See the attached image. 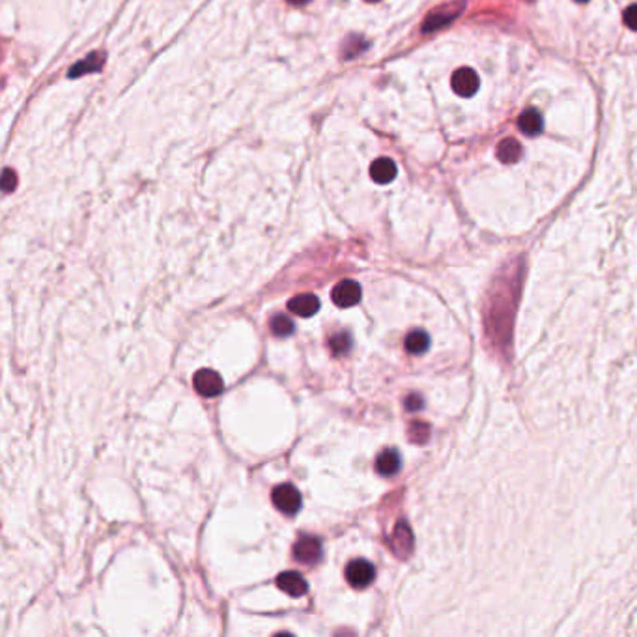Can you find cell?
Segmentation results:
<instances>
[{"label":"cell","mask_w":637,"mask_h":637,"mask_svg":"<svg viewBox=\"0 0 637 637\" xmlns=\"http://www.w3.org/2000/svg\"><path fill=\"white\" fill-rule=\"evenodd\" d=\"M286 2L292 6H305V4H309L310 0H286Z\"/></svg>","instance_id":"24"},{"label":"cell","mask_w":637,"mask_h":637,"mask_svg":"<svg viewBox=\"0 0 637 637\" xmlns=\"http://www.w3.org/2000/svg\"><path fill=\"white\" fill-rule=\"evenodd\" d=\"M103 64H105V55L103 53H92L86 58H82L81 62H77L70 71H68V77L70 79H77V77L86 75V73H95V71H99L103 68Z\"/></svg>","instance_id":"12"},{"label":"cell","mask_w":637,"mask_h":637,"mask_svg":"<svg viewBox=\"0 0 637 637\" xmlns=\"http://www.w3.org/2000/svg\"><path fill=\"white\" fill-rule=\"evenodd\" d=\"M522 158V144L516 139L501 140L497 146V159L501 163H516Z\"/></svg>","instance_id":"16"},{"label":"cell","mask_w":637,"mask_h":637,"mask_svg":"<svg viewBox=\"0 0 637 637\" xmlns=\"http://www.w3.org/2000/svg\"><path fill=\"white\" fill-rule=\"evenodd\" d=\"M322 557V542L316 536H301L294 544V559L303 564H312Z\"/></svg>","instance_id":"6"},{"label":"cell","mask_w":637,"mask_h":637,"mask_svg":"<svg viewBox=\"0 0 637 637\" xmlns=\"http://www.w3.org/2000/svg\"><path fill=\"white\" fill-rule=\"evenodd\" d=\"M423 406H424L423 398L419 397V394H410V397L406 398V410L419 411Z\"/></svg>","instance_id":"23"},{"label":"cell","mask_w":637,"mask_h":637,"mask_svg":"<svg viewBox=\"0 0 637 637\" xmlns=\"http://www.w3.org/2000/svg\"><path fill=\"white\" fill-rule=\"evenodd\" d=\"M400 466H402V460H400V453L397 448H385L376 460V471L383 477H391V475L398 473Z\"/></svg>","instance_id":"13"},{"label":"cell","mask_w":637,"mask_h":637,"mask_svg":"<svg viewBox=\"0 0 637 637\" xmlns=\"http://www.w3.org/2000/svg\"><path fill=\"white\" fill-rule=\"evenodd\" d=\"M333 303L341 309H350L361 301V286L355 281H341L333 288Z\"/></svg>","instance_id":"7"},{"label":"cell","mask_w":637,"mask_h":637,"mask_svg":"<svg viewBox=\"0 0 637 637\" xmlns=\"http://www.w3.org/2000/svg\"><path fill=\"white\" fill-rule=\"evenodd\" d=\"M392 546H394V553H398L400 557H406L411 551L413 536H411V531L406 522H400V524L397 525L394 538H392Z\"/></svg>","instance_id":"15"},{"label":"cell","mask_w":637,"mask_h":637,"mask_svg":"<svg viewBox=\"0 0 637 637\" xmlns=\"http://www.w3.org/2000/svg\"><path fill=\"white\" fill-rule=\"evenodd\" d=\"M193 385H195L196 392L206 398L219 397L225 391V381H222L221 374L215 372L211 368H200L193 378Z\"/></svg>","instance_id":"3"},{"label":"cell","mask_w":637,"mask_h":637,"mask_svg":"<svg viewBox=\"0 0 637 637\" xmlns=\"http://www.w3.org/2000/svg\"><path fill=\"white\" fill-rule=\"evenodd\" d=\"M288 309L296 316L310 318V316H314L320 310V299L314 294H299V296L292 297L290 301H288Z\"/></svg>","instance_id":"10"},{"label":"cell","mask_w":637,"mask_h":637,"mask_svg":"<svg viewBox=\"0 0 637 637\" xmlns=\"http://www.w3.org/2000/svg\"><path fill=\"white\" fill-rule=\"evenodd\" d=\"M272 331L277 336H288V334L294 333V322L284 314H277L272 320Z\"/></svg>","instance_id":"19"},{"label":"cell","mask_w":637,"mask_h":637,"mask_svg":"<svg viewBox=\"0 0 637 637\" xmlns=\"http://www.w3.org/2000/svg\"><path fill=\"white\" fill-rule=\"evenodd\" d=\"M464 8H466V2H464V0L450 2V4H445V6L441 8H435L434 12L428 13V17H426V21L423 23V32L424 34H432V32L439 30L441 26L450 25L453 21L460 17Z\"/></svg>","instance_id":"2"},{"label":"cell","mask_w":637,"mask_h":637,"mask_svg":"<svg viewBox=\"0 0 637 637\" xmlns=\"http://www.w3.org/2000/svg\"><path fill=\"white\" fill-rule=\"evenodd\" d=\"M329 346H331V352H333L334 357L346 355L350 352V348H352V336L348 333L334 334L333 339L329 341Z\"/></svg>","instance_id":"18"},{"label":"cell","mask_w":637,"mask_h":637,"mask_svg":"<svg viewBox=\"0 0 637 637\" xmlns=\"http://www.w3.org/2000/svg\"><path fill=\"white\" fill-rule=\"evenodd\" d=\"M480 86L479 75L471 68H460L453 75V90L462 97H471L477 94Z\"/></svg>","instance_id":"8"},{"label":"cell","mask_w":637,"mask_h":637,"mask_svg":"<svg viewBox=\"0 0 637 637\" xmlns=\"http://www.w3.org/2000/svg\"><path fill=\"white\" fill-rule=\"evenodd\" d=\"M273 505L277 506L278 511L294 516L301 508V493L297 492L296 486L292 484H281L277 486L272 493Z\"/></svg>","instance_id":"4"},{"label":"cell","mask_w":637,"mask_h":637,"mask_svg":"<svg viewBox=\"0 0 637 637\" xmlns=\"http://www.w3.org/2000/svg\"><path fill=\"white\" fill-rule=\"evenodd\" d=\"M524 260L517 258L495 277L484 310V331L490 346L499 355L508 357L512 342V323L522 292Z\"/></svg>","instance_id":"1"},{"label":"cell","mask_w":637,"mask_h":637,"mask_svg":"<svg viewBox=\"0 0 637 637\" xmlns=\"http://www.w3.org/2000/svg\"><path fill=\"white\" fill-rule=\"evenodd\" d=\"M625 23H626V26H628V28H631V30H637V4H634V6H630L628 10H626V12H625Z\"/></svg>","instance_id":"22"},{"label":"cell","mask_w":637,"mask_h":637,"mask_svg":"<svg viewBox=\"0 0 637 637\" xmlns=\"http://www.w3.org/2000/svg\"><path fill=\"white\" fill-rule=\"evenodd\" d=\"M366 2H379V0H366Z\"/></svg>","instance_id":"26"},{"label":"cell","mask_w":637,"mask_h":637,"mask_svg":"<svg viewBox=\"0 0 637 637\" xmlns=\"http://www.w3.org/2000/svg\"><path fill=\"white\" fill-rule=\"evenodd\" d=\"M397 164L389 158H379L370 164V178L379 185L391 183L397 178Z\"/></svg>","instance_id":"11"},{"label":"cell","mask_w":637,"mask_h":637,"mask_svg":"<svg viewBox=\"0 0 637 637\" xmlns=\"http://www.w3.org/2000/svg\"><path fill=\"white\" fill-rule=\"evenodd\" d=\"M430 437V426L426 423H413L410 426V439L413 443H426Z\"/></svg>","instance_id":"20"},{"label":"cell","mask_w":637,"mask_h":637,"mask_svg":"<svg viewBox=\"0 0 637 637\" xmlns=\"http://www.w3.org/2000/svg\"><path fill=\"white\" fill-rule=\"evenodd\" d=\"M430 346V336L426 331L423 329H415V331H411L408 334V339H406V350H408V354L411 355H421L424 354Z\"/></svg>","instance_id":"17"},{"label":"cell","mask_w":637,"mask_h":637,"mask_svg":"<svg viewBox=\"0 0 637 637\" xmlns=\"http://www.w3.org/2000/svg\"><path fill=\"white\" fill-rule=\"evenodd\" d=\"M376 578V568L365 559H355L346 567V580L354 589H365Z\"/></svg>","instance_id":"5"},{"label":"cell","mask_w":637,"mask_h":637,"mask_svg":"<svg viewBox=\"0 0 637 637\" xmlns=\"http://www.w3.org/2000/svg\"><path fill=\"white\" fill-rule=\"evenodd\" d=\"M576 2H581V4H583V2H589V0H576Z\"/></svg>","instance_id":"25"},{"label":"cell","mask_w":637,"mask_h":637,"mask_svg":"<svg viewBox=\"0 0 637 637\" xmlns=\"http://www.w3.org/2000/svg\"><path fill=\"white\" fill-rule=\"evenodd\" d=\"M2 187L6 193H12L15 187H17V174L12 171V169H6L4 171V176H2Z\"/></svg>","instance_id":"21"},{"label":"cell","mask_w":637,"mask_h":637,"mask_svg":"<svg viewBox=\"0 0 637 637\" xmlns=\"http://www.w3.org/2000/svg\"><path fill=\"white\" fill-rule=\"evenodd\" d=\"M277 587L283 591V593L290 594L294 598H299V596H305L307 591H309V585H307V581L299 572H294V570H288V572H283V574H278L277 578Z\"/></svg>","instance_id":"9"},{"label":"cell","mask_w":637,"mask_h":637,"mask_svg":"<svg viewBox=\"0 0 637 637\" xmlns=\"http://www.w3.org/2000/svg\"><path fill=\"white\" fill-rule=\"evenodd\" d=\"M517 126H520V131L522 133L529 135V137H535V135H538V133L542 131L544 120L538 111H535V108H527V111L520 116Z\"/></svg>","instance_id":"14"}]
</instances>
